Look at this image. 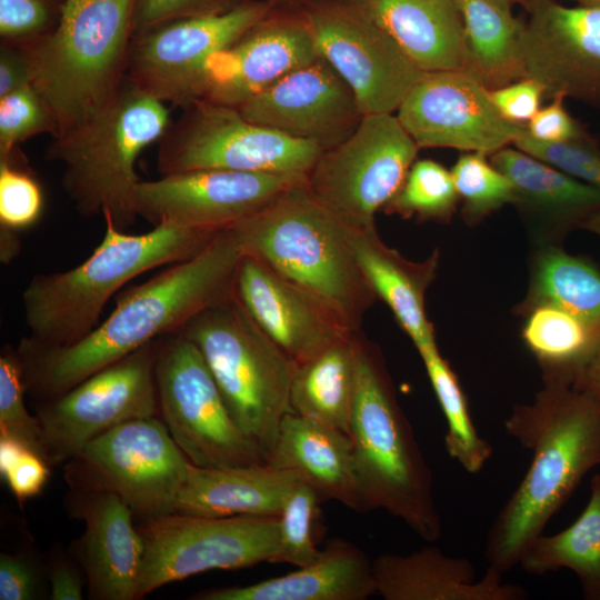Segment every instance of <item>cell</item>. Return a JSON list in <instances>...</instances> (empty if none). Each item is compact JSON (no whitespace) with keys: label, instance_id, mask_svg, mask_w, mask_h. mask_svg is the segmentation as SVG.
<instances>
[{"label":"cell","instance_id":"17","mask_svg":"<svg viewBox=\"0 0 600 600\" xmlns=\"http://www.w3.org/2000/svg\"><path fill=\"white\" fill-rule=\"evenodd\" d=\"M306 180V174L184 171L140 180L133 204L137 218L152 226L166 222L221 232L233 229Z\"/></svg>","mask_w":600,"mask_h":600},{"label":"cell","instance_id":"8","mask_svg":"<svg viewBox=\"0 0 600 600\" xmlns=\"http://www.w3.org/2000/svg\"><path fill=\"white\" fill-rule=\"evenodd\" d=\"M180 332L198 347L232 419L268 460L280 423L291 411L298 364L261 330L233 292Z\"/></svg>","mask_w":600,"mask_h":600},{"label":"cell","instance_id":"27","mask_svg":"<svg viewBox=\"0 0 600 600\" xmlns=\"http://www.w3.org/2000/svg\"><path fill=\"white\" fill-rule=\"evenodd\" d=\"M376 593L373 564L352 542L332 539L297 571L249 586L198 592L194 600H366Z\"/></svg>","mask_w":600,"mask_h":600},{"label":"cell","instance_id":"16","mask_svg":"<svg viewBox=\"0 0 600 600\" xmlns=\"http://www.w3.org/2000/svg\"><path fill=\"white\" fill-rule=\"evenodd\" d=\"M272 7L248 0L219 14L169 20L133 34L126 79L164 103L201 98L209 59L233 44Z\"/></svg>","mask_w":600,"mask_h":600},{"label":"cell","instance_id":"11","mask_svg":"<svg viewBox=\"0 0 600 600\" xmlns=\"http://www.w3.org/2000/svg\"><path fill=\"white\" fill-rule=\"evenodd\" d=\"M144 554L138 600L170 582L209 570L277 562L279 516L167 513L137 522Z\"/></svg>","mask_w":600,"mask_h":600},{"label":"cell","instance_id":"39","mask_svg":"<svg viewBox=\"0 0 600 600\" xmlns=\"http://www.w3.org/2000/svg\"><path fill=\"white\" fill-rule=\"evenodd\" d=\"M26 394L17 348L6 343L0 351V437L20 442L48 462L42 428L38 418L29 413Z\"/></svg>","mask_w":600,"mask_h":600},{"label":"cell","instance_id":"21","mask_svg":"<svg viewBox=\"0 0 600 600\" xmlns=\"http://www.w3.org/2000/svg\"><path fill=\"white\" fill-rule=\"evenodd\" d=\"M237 108L248 120L323 151L349 138L363 117L353 91L321 57Z\"/></svg>","mask_w":600,"mask_h":600},{"label":"cell","instance_id":"15","mask_svg":"<svg viewBox=\"0 0 600 600\" xmlns=\"http://www.w3.org/2000/svg\"><path fill=\"white\" fill-rule=\"evenodd\" d=\"M319 57L353 91L364 114L393 113L427 73L351 0L298 3Z\"/></svg>","mask_w":600,"mask_h":600},{"label":"cell","instance_id":"41","mask_svg":"<svg viewBox=\"0 0 600 600\" xmlns=\"http://www.w3.org/2000/svg\"><path fill=\"white\" fill-rule=\"evenodd\" d=\"M53 113L33 83L0 98V158L16 152L18 146L41 133L57 134Z\"/></svg>","mask_w":600,"mask_h":600},{"label":"cell","instance_id":"46","mask_svg":"<svg viewBox=\"0 0 600 600\" xmlns=\"http://www.w3.org/2000/svg\"><path fill=\"white\" fill-rule=\"evenodd\" d=\"M44 558L31 549L0 553V600H37L50 594Z\"/></svg>","mask_w":600,"mask_h":600},{"label":"cell","instance_id":"38","mask_svg":"<svg viewBox=\"0 0 600 600\" xmlns=\"http://www.w3.org/2000/svg\"><path fill=\"white\" fill-rule=\"evenodd\" d=\"M451 174L468 224H476L513 202L510 180L492 164L488 153L470 151L460 156Z\"/></svg>","mask_w":600,"mask_h":600},{"label":"cell","instance_id":"43","mask_svg":"<svg viewBox=\"0 0 600 600\" xmlns=\"http://www.w3.org/2000/svg\"><path fill=\"white\" fill-rule=\"evenodd\" d=\"M14 158L16 152L0 158V227L19 231L41 217L43 193L31 171L17 166Z\"/></svg>","mask_w":600,"mask_h":600},{"label":"cell","instance_id":"26","mask_svg":"<svg viewBox=\"0 0 600 600\" xmlns=\"http://www.w3.org/2000/svg\"><path fill=\"white\" fill-rule=\"evenodd\" d=\"M267 462L294 473L320 499L362 512L352 443L344 432L290 411Z\"/></svg>","mask_w":600,"mask_h":600},{"label":"cell","instance_id":"31","mask_svg":"<svg viewBox=\"0 0 600 600\" xmlns=\"http://www.w3.org/2000/svg\"><path fill=\"white\" fill-rule=\"evenodd\" d=\"M464 40V70L489 90L524 78L520 61L523 21L497 0H457Z\"/></svg>","mask_w":600,"mask_h":600},{"label":"cell","instance_id":"37","mask_svg":"<svg viewBox=\"0 0 600 600\" xmlns=\"http://www.w3.org/2000/svg\"><path fill=\"white\" fill-rule=\"evenodd\" d=\"M458 202L451 170L423 159L414 161L400 190L383 211L403 219L444 223L451 220Z\"/></svg>","mask_w":600,"mask_h":600},{"label":"cell","instance_id":"33","mask_svg":"<svg viewBox=\"0 0 600 600\" xmlns=\"http://www.w3.org/2000/svg\"><path fill=\"white\" fill-rule=\"evenodd\" d=\"M538 306L559 308L600 329V269L558 244L538 247L527 296L516 312L523 316Z\"/></svg>","mask_w":600,"mask_h":600},{"label":"cell","instance_id":"44","mask_svg":"<svg viewBox=\"0 0 600 600\" xmlns=\"http://www.w3.org/2000/svg\"><path fill=\"white\" fill-rule=\"evenodd\" d=\"M64 0H0L1 41L30 46L58 24Z\"/></svg>","mask_w":600,"mask_h":600},{"label":"cell","instance_id":"9","mask_svg":"<svg viewBox=\"0 0 600 600\" xmlns=\"http://www.w3.org/2000/svg\"><path fill=\"white\" fill-rule=\"evenodd\" d=\"M190 461L160 417L126 421L63 464L69 489L118 496L138 521L174 512Z\"/></svg>","mask_w":600,"mask_h":600},{"label":"cell","instance_id":"4","mask_svg":"<svg viewBox=\"0 0 600 600\" xmlns=\"http://www.w3.org/2000/svg\"><path fill=\"white\" fill-rule=\"evenodd\" d=\"M356 389L349 424L362 512L382 509L433 542L442 522L433 478L402 411L378 346L354 334Z\"/></svg>","mask_w":600,"mask_h":600},{"label":"cell","instance_id":"53","mask_svg":"<svg viewBox=\"0 0 600 600\" xmlns=\"http://www.w3.org/2000/svg\"><path fill=\"white\" fill-rule=\"evenodd\" d=\"M21 244L17 231L0 227V259L9 263L20 251Z\"/></svg>","mask_w":600,"mask_h":600},{"label":"cell","instance_id":"57","mask_svg":"<svg viewBox=\"0 0 600 600\" xmlns=\"http://www.w3.org/2000/svg\"><path fill=\"white\" fill-rule=\"evenodd\" d=\"M579 6L584 7H600V0H574Z\"/></svg>","mask_w":600,"mask_h":600},{"label":"cell","instance_id":"56","mask_svg":"<svg viewBox=\"0 0 600 600\" xmlns=\"http://www.w3.org/2000/svg\"><path fill=\"white\" fill-rule=\"evenodd\" d=\"M271 7L298 4L307 0H267Z\"/></svg>","mask_w":600,"mask_h":600},{"label":"cell","instance_id":"35","mask_svg":"<svg viewBox=\"0 0 600 600\" xmlns=\"http://www.w3.org/2000/svg\"><path fill=\"white\" fill-rule=\"evenodd\" d=\"M522 340L536 358L543 383L572 386L600 344V329L552 306L523 314Z\"/></svg>","mask_w":600,"mask_h":600},{"label":"cell","instance_id":"1","mask_svg":"<svg viewBox=\"0 0 600 600\" xmlns=\"http://www.w3.org/2000/svg\"><path fill=\"white\" fill-rule=\"evenodd\" d=\"M242 253L234 232L221 231L198 254L126 290L109 317L81 340L48 346L21 338L16 348L27 394L34 404L53 400L144 344L180 332L232 293Z\"/></svg>","mask_w":600,"mask_h":600},{"label":"cell","instance_id":"13","mask_svg":"<svg viewBox=\"0 0 600 600\" xmlns=\"http://www.w3.org/2000/svg\"><path fill=\"white\" fill-rule=\"evenodd\" d=\"M419 149L396 114H364L349 138L321 153L307 186L348 226L372 228L376 213L403 184Z\"/></svg>","mask_w":600,"mask_h":600},{"label":"cell","instance_id":"50","mask_svg":"<svg viewBox=\"0 0 600 600\" xmlns=\"http://www.w3.org/2000/svg\"><path fill=\"white\" fill-rule=\"evenodd\" d=\"M49 582V599L81 600L87 586L84 572L68 549L60 543L52 546L44 557Z\"/></svg>","mask_w":600,"mask_h":600},{"label":"cell","instance_id":"34","mask_svg":"<svg viewBox=\"0 0 600 600\" xmlns=\"http://www.w3.org/2000/svg\"><path fill=\"white\" fill-rule=\"evenodd\" d=\"M530 574L569 569L578 577L583 597L600 600V473L590 481V498L579 518L564 530L540 534L519 562Z\"/></svg>","mask_w":600,"mask_h":600},{"label":"cell","instance_id":"54","mask_svg":"<svg viewBox=\"0 0 600 600\" xmlns=\"http://www.w3.org/2000/svg\"><path fill=\"white\" fill-rule=\"evenodd\" d=\"M600 237V211L590 216L580 227Z\"/></svg>","mask_w":600,"mask_h":600},{"label":"cell","instance_id":"24","mask_svg":"<svg viewBox=\"0 0 600 600\" xmlns=\"http://www.w3.org/2000/svg\"><path fill=\"white\" fill-rule=\"evenodd\" d=\"M489 159L510 180L513 202L538 247L558 244L600 211V191L510 146Z\"/></svg>","mask_w":600,"mask_h":600},{"label":"cell","instance_id":"20","mask_svg":"<svg viewBox=\"0 0 600 600\" xmlns=\"http://www.w3.org/2000/svg\"><path fill=\"white\" fill-rule=\"evenodd\" d=\"M318 57L299 6L272 7L233 44L209 59L200 99L237 108Z\"/></svg>","mask_w":600,"mask_h":600},{"label":"cell","instance_id":"14","mask_svg":"<svg viewBox=\"0 0 600 600\" xmlns=\"http://www.w3.org/2000/svg\"><path fill=\"white\" fill-rule=\"evenodd\" d=\"M161 339L91 374L62 396L34 404L51 467L64 464L118 424L160 417L156 361Z\"/></svg>","mask_w":600,"mask_h":600},{"label":"cell","instance_id":"49","mask_svg":"<svg viewBox=\"0 0 600 600\" xmlns=\"http://www.w3.org/2000/svg\"><path fill=\"white\" fill-rule=\"evenodd\" d=\"M564 99L561 96L551 98V102L540 108L524 126L526 133L541 142H563L589 136L586 126L568 112Z\"/></svg>","mask_w":600,"mask_h":600},{"label":"cell","instance_id":"51","mask_svg":"<svg viewBox=\"0 0 600 600\" xmlns=\"http://www.w3.org/2000/svg\"><path fill=\"white\" fill-rule=\"evenodd\" d=\"M33 81V68L28 46L1 41L0 98Z\"/></svg>","mask_w":600,"mask_h":600},{"label":"cell","instance_id":"45","mask_svg":"<svg viewBox=\"0 0 600 600\" xmlns=\"http://www.w3.org/2000/svg\"><path fill=\"white\" fill-rule=\"evenodd\" d=\"M51 466L20 442L0 437V474L22 507L39 496L50 478Z\"/></svg>","mask_w":600,"mask_h":600},{"label":"cell","instance_id":"25","mask_svg":"<svg viewBox=\"0 0 600 600\" xmlns=\"http://www.w3.org/2000/svg\"><path fill=\"white\" fill-rule=\"evenodd\" d=\"M376 593L384 600H523L527 591L502 583V573L488 568L476 580L467 558L450 557L426 546L409 554L383 553L372 560Z\"/></svg>","mask_w":600,"mask_h":600},{"label":"cell","instance_id":"7","mask_svg":"<svg viewBox=\"0 0 600 600\" xmlns=\"http://www.w3.org/2000/svg\"><path fill=\"white\" fill-rule=\"evenodd\" d=\"M169 124L166 103L126 79L100 112L53 138L46 159L62 166V187L80 214L109 216L123 230L137 219L136 162Z\"/></svg>","mask_w":600,"mask_h":600},{"label":"cell","instance_id":"36","mask_svg":"<svg viewBox=\"0 0 600 600\" xmlns=\"http://www.w3.org/2000/svg\"><path fill=\"white\" fill-rule=\"evenodd\" d=\"M447 420L444 446L467 472L479 473L492 456L490 443L478 433L459 379L438 347L419 352Z\"/></svg>","mask_w":600,"mask_h":600},{"label":"cell","instance_id":"32","mask_svg":"<svg viewBox=\"0 0 600 600\" xmlns=\"http://www.w3.org/2000/svg\"><path fill=\"white\" fill-rule=\"evenodd\" d=\"M356 333L298 364L290 389L292 412L346 434L356 389Z\"/></svg>","mask_w":600,"mask_h":600},{"label":"cell","instance_id":"52","mask_svg":"<svg viewBox=\"0 0 600 600\" xmlns=\"http://www.w3.org/2000/svg\"><path fill=\"white\" fill-rule=\"evenodd\" d=\"M572 387L589 396L600 406V344L576 377Z\"/></svg>","mask_w":600,"mask_h":600},{"label":"cell","instance_id":"5","mask_svg":"<svg viewBox=\"0 0 600 600\" xmlns=\"http://www.w3.org/2000/svg\"><path fill=\"white\" fill-rule=\"evenodd\" d=\"M106 231L77 267L34 274L22 292L28 337L48 346H69L97 326L110 298L127 282L161 266L192 258L219 232L159 223L142 234L118 228L102 216Z\"/></svg>","mask_w":600,"mask_h":600},{"label":"cell","instance_id":"48","mask_svg":"<svg viewBox=\"0 0 600 600\" xmlns=\"http://www.w3.org/2000/svg\"><path fill=\"white\" fill-rule=\"evenodd\" d=\"M489 96L503 119L521 126L537 113L546 98L544 88L528 77L489 90Z\"/></svg>","mask_w":600,"mask_h":600},{"label":"cell","instance_id":"42","mask_svg":"<svg viewBox=\"0 0 600 600\" xmlns=\"http://www.w3.org/2000/svg\"><path fill=\"white\" fill-rule=\"evenodd\" d=\"M512 146L600 191V144L591 133L563 142H541L523 129Z\"/></svg>","mask_w":600,"mask_h":600},{"label":"cell","instance_id":"29","mask_svg":"<svg viewBox=\"0 0 600 600\" xmlns=\"http://www.w3.org/2000/svg\"><path fill=\"white\" fill-rule=\"evenodd\" d=\"M301 480L268 462L229 467L189 466L174 512L203 517L279 516Z\"/></svg>","mask_w":600,"mask_h":600},{"label":"cell","instance_id":"47","mask_svg":"<svg viewBox=\"0 0 600 600\" xmlns=\"http://www.w3.org/2000/svg\"><path fill=\"white\" fill-rule=\"evenodd\" d=\"M248 0H137L133 34L159 23L228 12Z\"/></svg>","mask_w":600,"mask_h":600},{"label":"cell","instance_id":"22","mask_svg":"<svg viewBox=\"0 0 600 600\" xmlns=\"http://www.w3.org/2000/svg\"><path fill=\"white\" fill-rule=\"evenodd\" d=\"M64 502L86 524L68 550L84 572L88 598L138 600L144 544L131 509L103 491L69 489Z\"/></svg>","mask_w":600,"mask_h":600},{"label":"cell","instance_id":"2","mask_svg":"<svg viewBox=\"0 0 600 600\" xmlns=\"http://www.w3.org/2000/svg\"><path fill=\"white\" fill-rule=\"evenodd\" d=\"M504 429L532 452V461L488 533V568L502 574L519 564L583 477L600 466V406L572 386L543 383L532 402L513 407Z\"/></svg>","mask_w":600,"mask_h":600},{"label":"cell","instance_id":"30","mask_svg":"<svg viewBox=\"0 0 600 600\" xmlns=\"http://www.w3.org/2000/svg\"><path fill=\"white\" fill-rule=\"evenodd\" d=\"M350 239L377 298L386 302L418 352L436 347L434 329L428 320L424 300L436 278L438 250L424 261L408 260L381 240L376 227H351Z\"/></svg>","mask_w":600,"mask_h":600},{"label":"cell","instance_id":"10","mask_svg":"<svg viewBox=\"0 0 600 600\" xmlns=\"http://www.w3.org/2000/svg\"><path fill=\"white\" fill-rule=\"evenodd\" d=\"M182 109L158 141L160 176L207 169L307 176L323 152L248 120L236 107L199 99Z\"/></svg>","mask_w":600,"mask_h":600},{"label":"cell","instance_id":"19","mask_svg":"<svg viewBox=\"0 0 600 600\" xmlns=\"http://www.w3.org/2000/svg\"><path fill=\"white\" fill-rule=\"evenodd\" d=\"M520 34L524 77L546 98L561 96L600 107V7L534 0Z\"/></svg>","mask_w":600,"mask_h":600},{"label":"cell","instance_id":"18","mask_svg":"<svg viewBox=\"0 0 600 600\" xmlns=\"http://www.w3.org/2000/svg\"><path fill=\"white\" fill-rule=\"evenodd\" d=\"M396 112L419 148L491 154L512 146L524 129L503 119L489 89L466 70L427 72Z\"/></svg>","mask_w":600,"mask_h":600},{"label":"cell","instance_id":"3","mask_svg":"<svg viewBox=\"0 0 600 600\" xmlns=\"http://www.w3.org/2000/svg\"><path fill=\"white\" fill-rule=\"evenodd\" d=\"M350 228L312 194L306 180L231 230L243 253L358 332L378 298L357 260Z\"/></svg>","mask_w":600,"mask_h":600},{"label":"cell","instance_id":"55","mask_svg":"<svg viewBox=\"0 0 600 600\" xmlns=\"http://www.w3.org/2000/svg\"><path fill=\"white\" fill-rule=\"evenodd\" d=\"M497 1L510 8H512L513 4H521L526 8V10H528L534 0H497Z\"/></svg>","mask_w":600,"mask_h":600},{"label":"cell","instance_id":"40","mask_svg":"<svg viewBox=\"0 0 600 600\" xmlns=\"http://www.w3.org/2000/svg\"><path fill=\"white\" fill-rule=\"evenodd\" d=\"M320 500L316 490L302 481L288 493L279 514L280 547L277 562L299 568L319 557L321 550L316 546L314 526Z\"/></svg>","mask_w":600,"mask_h":600},{"label":"cell","instance_id":"28","mask_svg":"<svg viewBox=\"0 0 600 600\" xmlns=\"http://www.w3.org/2000/svg\"><path fill=\"white\" fill-rule=\"evenodd\" d=\"M423 72L464 70L457 0H351Z\"/></svg>","mask_w":600,"mask_h":600},{"label":"cell","instance_id":"23","mask_svg":"<svg viewBox=\"0 0 600 600\" xmlns=\"http://www.w3.org/2000/svg\"><path fill=\"white\" fill-rule=\"evenodd\" d=\"M232 292L261 330L297 364L356 333L317 299L252 256L242 253Z\"/></svg>","mask_w":600,"mask_h":600},{"label":"cell","instance_id":"6","mask_svg":"<svg viewBox=\"0 0 600 600\" xmlns=\"http://www.w3.org/2000/svg\"><path fill=\"white\" fill-rule=\"evenodd\" d=\"M137 0H64L57 27L28 46L32 83L59 137L100 112L126 81Z\"/></svg>","mask_w":600,"mask_h":600},{"label":"cell","instance_id":"12","mask_svg":"<svg viewBox=\"0 0 600 600\" xmlns=\"http://www.w3.org/2000/svg\"><path fill=\"white\" fill-rule=\"evenodd\" d=\"M156 383L160 418L193 466L229 468L267 462L232 419L203 356L183 333L161 339Z\"/></svg>","mask_w":600,"mask_h":600}]
</instances>
